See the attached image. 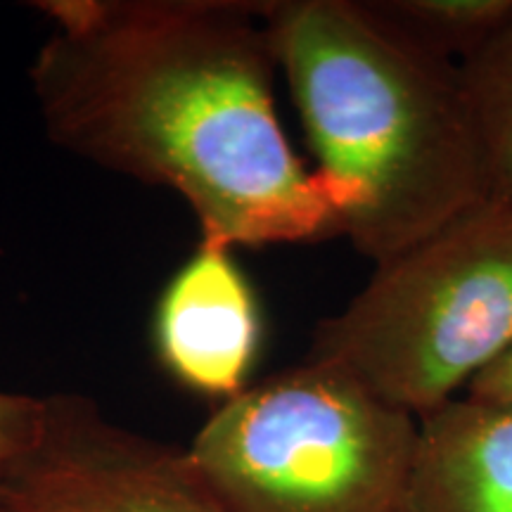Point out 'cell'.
<instances>
[{"label":"cell","instance_id":"cell-11","mask_svg":"<svg viewBox=\"0 0 512 512\" xmlns=\"http://www.w3.org/2000/svg\"><path fill=\"white\" fill-rule=\"evenodd\" d=\"M467 399L512 408V344L467 384Z\"/></svg>","mask_w":512,"mask_h":512},{"label":"cell","instance_id":"cell-7","mask_svg":"<svg viewBox=\"0 0 512 512\" xmlns=\"http://www.w3.org/2000/svg\"><path fill=\"white\" fill-rule=\"evenodd\" d=\"M411 512H512V408L453 399L420 418Z\"/></svg>","mask_w":512,"mask_h":512},{"label":"cell","instance_id":"cell-10","mask_svg":"<svg viewBox=\"0 0 512 512\" xmlns=\"http://www.w3.org/2000/svg\"><path fill=\"white\" fill-rule=\"evenodd\" d=\"M43 399L0 392V479L36 439L43 420Z\"/></svg>","mask_w":512,"mask_h":512},{"label":"cell","instance_id":"cell-4","mask_svg":"<svg viewBox=\"0 0 512 512\" xmlns=\"http://www.w3.org/2000/svg\"><path fill=\"white\" fill-rule=\"evenodd\" d=\"M512 344V209L484 202L375 268L309 358L425 418Z\"/></svg>","mask_w":512,"mask_h":512},{"label":"cell","instance_id":"cell-1","mask_svg":"<svg viewBox=\"0 0 512 512\" xmlns=\"http://www.w3.org/2000/svg\"><path fill=\"white\" fill-rule=\"evenodd\" d=\"M31 83L50 138L176 190L202 240L290 245L342 233L339 204L287 140L264 5L46 0Z\"/></svg>","mask_w":512,"mask_h":512},{"label":"cell","instance_id":"cell-6","mask_svg":"<svg viewBox=\"0 0 512 512\" xmlns=\"http://www.w3.org/2000/svg\"><path fill=\"white\" fill-rule=\"evenodd\" d=\"M261 318L233 247L202 240L157 304L159 361L190 392L233 399L247 389Z\"/></svg>","mask_w":512,"mask_h":512},{"label":"cell","instance_id":"cell-3","mask_svg":"<svg viewBox=\"0 0 512 512\" xmlns=\"http://www.w3.org/2000/svg\"><path fill=\"white\" fill-rule=\"evenodd\" d=\"M420 420L332 363L252 384L185 448L226 512H411Z\"/></svg>","mask_w":512,"mask_h":512},{"label":"cell","instance_id":"cell-8","mask_svg":"<svg viewBox=\"0 0 512 512\" xmlns=\"http://www.w3.org/2000/svg\"><path fill=\"white\" fill-rule=\"evenodd\" d=\"M482 145L486 202L512 209V17L458 64Z\"/></svg>","mask_w":512,"mask_h":512},{"label":"cell","instance_id":"cell-2","mask_svg":"<svg viewBox=\"0 0 512 512\" xmlns=\"http://www.w3.org/2000/svg\"><path fill=\"white\" fill-rule=\"evenodd\" d=\"M316 171L342 233L375 266L486 202L482 145L458 64L368 3H264Z\"/></svg>","mask_w":512,"mask_h":512},{"label":"cell","instance_id":"cell-5","mask_svg":"<svg viewBox=\"0 0 512 512\" xmlns=\"http://www.w3.org/2000/svg\"><path fill=\"white\" fill-rule=\"evenodd\" d=\"M43 403L36 439L0 479V512H226L185 448L121 430L79 396Z\"/></svg>","mask_w":512,"mask_h":512},{"label":"cell","instance_id":"cell-9","mask_svg":"<svg viewBox=\"0 0 512 512\" xmlns=\"http://www.w3.org/2000/svg\"><path fill=\"white\" fill-rule=\"evenodd\" d=\"M368 5L420 46L444 57L456 50L463 60L512 17V0H399Z\"/></svg>","mask_w":512,"mask_h":512}]
</instances>
